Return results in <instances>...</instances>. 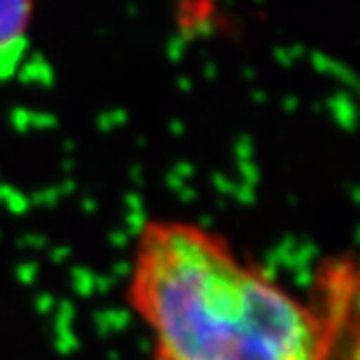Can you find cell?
Segmentation results:
<instances>
[{
	"instance_id": "1",
	"label": "cell",
	"mask_w": 360,
	"mask_h": 360,
	"mask_svg": "<svg viewBox=\"0 0 360 360\" xmlns=\"http://www.w3.org/2000/svg\"><path fill=\"white\" fill-rule=\"evenodd\" d=\"M131 300L159 360H330L337 334L230 245L193 224H150Z\"/></svg>"
},
{
	"instance_id": "2",
	"label": "cell",
	"mask_w": 360,
	"mask_h": 360,
	"mask_svg": "<svg viewBox=\"0 0 360 360\" xmlns=\"http://www.w3.org/2000/svg\"><path fill=\"white\" fill-rule=\"evenodd\" d=\"M33 15V5L20 0H0V57L22 44Z\"/></svg>"
}]
</instances>
